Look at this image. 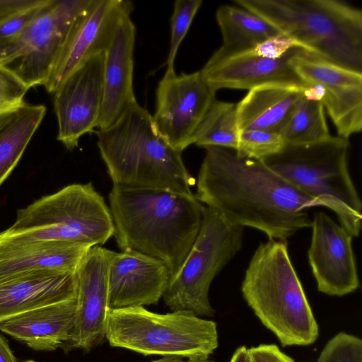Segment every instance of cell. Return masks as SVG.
<instances>
[{"instance_id": "cell-1", "label": "cell", "mask_w": 362, "mask_h": 362, "mask_svg": "<svg viewBox=\"0 0 362 362\" xmlns=\"http://www.w3.org/2000/svg\"><path fill=\"white\" fill-rule=\"evenodd\" d=\"M197 200L230 222L286 241L312 226L307 210L323 205L269 169L261 160L239 158L227 148H204Z\"/></svg>"}, {"instance_id": "cell-2", "label": "cell", "mask_w": 362, "mask_h": 362, "mask_svg": "<svg viewBox=\"0 0 362 362\" xmlns=\"http://www.w3.org/2000/svg\"><path fill=\"white\" fill-rule=\"evenodd\" d=\"M108 198L113 235L121 251L160 260L171 281L195 241L205 206L193 194L165 189L113 185Z\"/></svg>"}, {"instance_id": "cell-3", "label": "cell", "mask_w": 362, "mask_h": 362, "mask_svg": "<svg viewBox=\"0 0 362 362\" xmlns=\"http://www.w3.org/2000/svg\"><path fill=\"white\" fill-rule=\"evenodd\" d=\"M98 147L113 185L165 189L192 194V177L159 134L152 115L137 102L96 132Z\"/></svg>"}, {"instance_id": "cell-4", "label": "cell", "mask_w": 362, "mask_h": 362, "mask_svg": "<svg viewBox=\"0 0 362 362\" xmlns=\"http://www.w3.org/2000/svg\"><path fill=\"white\" fill-rule=\"evenodd\" d=\"M310 54L362 73V11L337 0H236Z\"/></svg>"}, {"instance_id": "cell-5", "label": "cell", "mask_w": 362, "mask_h": 362, "mask_svg": "<svg viewBox=\"0 0 362 362\" xmlns=\"http://www.w3.org/2000/svg\"><path fill=\"white\" fill-rule=\"evenodd\" d=\"M243 297L282 346L314 343L319 328L291 261L286 241L268 238L255 250L241 284Z\"/></svg>"}, {"instance_id": "cell-6", "label": "cell", "mask_w": 362, "mask_h": 362, "mask_svg": "<svg viewBox=\"0 0 362 362\" xmlns=\"http://www.w3.org/2000/svg\"><path fill=\"white\" fill-rule=\"evenodd\" d=\"M348 139L285 145L261 161L297 189L332 210L352 237L360 234L362 205L348 168Z\"/></svg>"}, {"instance_id": "cell-7", "label": "cell", "mask_w": 362, "mask_h": 362, "mask_svg": "<svg viewBox=\"0 0 362 362\" xmlns=\"http://www.w3.org/2000/svg\"><path fill=\"white\" fill-rule=\"evenodd\" d=\"M113 234L110 209L88 182L67 185L18 209L13 224L0 233V241L56 240L93 247Z\"/></svg>"}, {"instance_id": "cell-8", "label": "cell", "mask_w": 362, "mask_h": 362, "mask_svg": "<svg viewBox=\"0 0 362 362\" xmlns=\"http://www.w3.org/2000/svg\"><path fill=\"white\" fill-rule=\"evenodd\" d=\"M105 338L112 347L144 356L207 359L218 346L216 323L190 311L158 314L144 306L107 309Z\"/></svg>"}, {"instance_id": "cell-9", "label": "cell", "mask_w": 362, "mask_h": 362, "mask_svg": "<svg viewBox=\"0 0 362 362\" xmlns=\"http://www.w3.org/2000/svg\"><path fill=\"white\" fill-rule=\"evenodd\" d=\"M244 227L227 220L219 211L204 207L195 241L176 276L163 295L173 311H190L198 317L215 313L209 291L215 276L240 250Z\"/></svg>"}, {"instance_id": "cell-10", "label": "cell", "mask_w": 362, "mask_h": 362, "mask_svg": "<svg viewBox=\"0 0 362 362\" xmlns=\"http://www.w3.org/2000/svg\"><path fill=\"white\" fill-rule=\"evenodd\" d=\"M91 0H48L13 40L0 48V65L30 89L45 86L78 16Z\"/></svg>"}, {"instance_id": "cell-11", "label": "cell", "mask_w": 362, "mask_h": 362, "mask_svg": "<svg viewBox=\"0 0 362 362\" xmlns=\"http://www.w3.org/2000/svg\"><path fill=\"white\" fill-rule=\"evenodd\" d=\"M215 99L199 71L177 75L174 67L167 68L156 89L153 122L165 141L182 152L192 144L195 131Z\"/></svg>"}, {"instance_id": "cell-12", "label": "cell", "mask_w": 362, "mask_h": 362, "mask_svg": "<svg viewBox=\"0 0 362 362\" xmlns=\"http://www.w3.org/2000/svg\"><path fill=\"white\" fill-rule=\"evenodd\" d=\"M133 10L130 1L91 0L75 21L44 86L46 90L54 93L81 64L105 52L119 24Z\"/></svg>"}, {"instance_id": "cell-13", "label": "cell", "mask_w": 362, "mask_h": 362, "mask_svg": "<svg viewBox=\"0 0 362 362\" xmlns=\"http://www.w3.org/2000/svg\"><path fill=\"white\" fill-rule=\"evenodd\" d=\"M105 58L103 52L88 59L54 93L57 139L69 151L97 127L103 99Z\"/></svg>"}, {"instance_id": "cell-14", "label": "cell", "mask_w": 362, "mask_h": 362, "mask_svg": "<svg viewBox=\"0 0 362 362\" xmlns=\"http://www.w3.org/2000/svg\"><path fill=\"white\" fill-rule=\"evenodd\" d=\"M290 64L308 85L322 88L320 100L337 132L348 139L362 127V73L327 62L305 51L290 59Z\"/></svg>"}, {"instance_id": "cell-15", "label": "cell", "mask_w": 362, "mask_h": 362, "mask_svg": "<svg viewBox=\"0 0 362 362\" xmlns=\"http://www.w3.org/2000/svg\"><path fill=\"white\" fill-rule=\"evenodd\" d=\"M308 262L318 291L341 296L360 285L352 247L353 237L324 212L312 219Z\"/></svg>"}, {"instance_id": "cell-16", "label": "cell", "mask_w": 362, "mask_h": 362, "mask_svg": "<svg viewBox=\"0 0 362 362\" xmlns=\"http://www.w3.org/2000/svg\"><path fill=\"white\" fill-rule=\"evenodd\" d=\"M108 251L99 245L91 247L76 272V319L71 337L62 347L65 351L79 349L88 352L106 339Z\"/></svg>"}, {"instance_id": "cell-17", "label": "cell", "mask_w": 362, "mask_h": 362, "mask_svg": "<svg viewBox=\"0 0 362 362\" xmlns=\"http://www.w3.org/2000/svg\"><path fill=\"white\" fill-rule=\"evenodd\" d=\"M170 281L160 260L135 251H108L107 308L157 304Z\"/></svg>"}, {"instance_id": "cell-18", "label": "cell", "mask_w": 362, "mask_h": 362, "mask_svg": "<svg viewBox=\"0 0 362 362\" xmlns=\"http://www.w3.org/2000/svg\"><path fill=\"white\" fill-rule=\"evenodd\" d=\"M300 49H293L280 59L262 57L249 52L228 56L214 53L199 72L215 94L222 88L250 90L271 83L308 88L309 86L290 64L291 58Z\"/></svg>"}, {"instance_id": "cell-19", "label": "cell", "mask_w": 362, "mask_h": 362, "mask_svg": "<svg viewBox=\"0 0 362 362\" xmlns=\"http://www.w3.org/2000/svg\"><path fill=\"white\" fill-rule=\"evenodd\" d=\"M76 296V273L35 271L0 279V322Z\"/></svg>"}, {"instance_id": "cell-20", "label": "cell", "mask_w": 362, "mask_h": 362, "mask_svg": "<svg viewBox=\"0 0 362 362\" xmlns=\"http://www.w3.org/2000/svg\"><path fill=\"white\" fill-rule=\"evenodd\" d=\"M136 28L130 16L119 24L105 51L103 99L97 128L112 124L136 102L133 88L134 47Z\"/></svg>"}, {"instance_id": "cell-21", "label": "cell", "mask_w": 362, "mask_h": 362, "mask_svg": "<svg viewBox=\"0 0 362 362\" xmlns=\"http://www.w3.org/2000/svg\"><path fill=\"white\" fill-rule=\"evenodd\" d=\"M90 247L56 240L0 241V279L35 271L76 273Z\"/></svg>"}, {"instance_id": "cell-22", "label": "cell", "mask_w": 362, "mask_h": 362, "mask_svg": "<svg viewBox=\"0 0 362 362\" xmlns=\"http://www.w3.org/2000/svg\"><path fill=\"white\" fill-rule=\"evenodd\" d=\"M77 296L14 316L0 331L35 351H54L69 340L75 324Z\"/></svg>"}, {"instance_id": "cell-23", "label": "cell", "mask_w": 362, "mask_h": 362, "mask_svg": "<svg viewBox=\"0 0 362 362\" xmlns=\"http://www.w3.org/2000/svg\"><path fill=\"white\" fill-rule=\"evenodd\" d=\"M305 89L271 83L250 90L236 104L239 130L279 132Z\"/></svg>"}, {"instance_id": "cell-24", "label": "cell", "mask_w": 362, "mask_h": 362, "mask_svg": "<svg viewBox=\"0 0 362 362\" xmlns=\"http://www.w3.org/2000/svg\"><path fill=\"white\" fill-rule=\"evenodd\" d=\"M45 113V105L25 102L0 112V186L17 165Z\"/></svg>"}, {"instance_id": "cell-25", "label": "cell", "mask_w": 362, "mask_h": 362, "mask_svg": "<svg viewBox=\"0 0 362 362\" xmlns=\"http://www.w3.org/2000/svg\"><path fill=\"white\" fill-rule=\"evenodd\" d=\"M216 18L223 45L214 53L220 56L250 50L268 38L281 33L259 16L238 6H220Z\"/></svg>"}, {"instance_id": "cell-26", "label": "cell", "mask_w": 362, "mask_h": 362, "mask_svg": "<svg viewBox=\"0 0 362 362\" xmlns=\"http://www.w3.org/2000/svg\"><path fill=\"white\" fill-rule=\"evenodd\" d=\"M279 133L285 145L308 144L329 138L321 102L306 98L303 93Z\"/></svg>"}, {"instance_id": "cell-27", "label": "cell", "mask_w": 362, "mask_h": 362, "mask_svg": "<svg viewBox=\"0 0 362 362\" xmlns=\"http://www.w3.org/2000/svg\"><path fill=\"white\" fill-rule=\"evenodd\" d=\"M239 133L237 105L215 99L195 131L192 144L235 151Z\"/></svg>"}, {"instance_id": "cell-28", "label": "cell", "mask_w": 362, "mask_h": 362, "mask_svg": "<svg viewBox=\"0 0 362 362\" xmlns=\"http://www.w3.org/2000/svg\"><path fill=\"white\" fill-rule=\"evenodd\" d=\"M285 146L280 134L268 130L240 131L235 154L242 158L262 160L279 153Z\"/></svg>"}, {"instance_id": "cell-29", "label": "cell", "mask_w": 362, "mask_h": 362, "mask_svg": "<svg viewBox=\"0 0 362 362\" xmlns=\"http://www.w3.org/2000/svg\"><path fill=\"white\" fill-rule=\"evenodd\" d=\"M202 4V0H177L170 18V44L167 68L174 67L180 45L187 33L192 22Z\"/></svg>"}, {"instance_id": "cell-30", "label": "cell", "mask_w": 362, "mask_h": 362, "mask_svg": "<svg viewBox=\"0 0 362 362\" xmlns=\"http://www.w3.org/2000/svg\"><path fill=\"white\" fill-rule=\"evenodd\" d=\"M317 362H362V340L339 332L326 344Z\"/></svg>"}, {"instance_id": "cell-31", "label": "cell", "mask_w": 362, "mask_h": 362, "mask_svg": "<svg viewBox=\"0 0 362 362\" xmlns=\"http://www.w3.org/2000/svg\"><path fill=\"white\" fill-rule=\"evenodd\" d=\"M29 88L11 70L0 65V112L23 101Z\"/></svg>"}, {"instance_id": "cell-32", "label": "cell", "mask_w": 362, "mask_h": 362, "mask_svg": "<svg viewBox=\"0 0 362 362\" xmlns=\"http://www.w3.org/2000/svg\"><path fill=\"white\" fill-rule=\"evenodd\" d=\"M48 0H41L0 23V48L16 37L38 15Z\"/></svg>"}, {"instance_id": "cell-33", "label": "cell", "mask_w": 362, "mask_h": 362, "mask_svg": "<svg viewBox=\"0 0 362 362\" xmlns=\"http://www.w3.org/2000/svg\"><path fill=\"white\" fill-rule=\"evenodd\" d=\"M295 49H303L302 45L296 40L284 33H280L268 38L246 52L262 57L280 59Z\"/></svg>"}, {"instance_id": "cell-34", "label": "cell", "mask_w": 362, "mask_h": 362, "mask_svg": "<svg viewBox=\"0 0 362 362\" xmlns=\"http://www.w3.org/2000/svg\"><path fill=\"white\" fill-rule=\"evenodd\" d=\"M247 351L251 362H295L275 344H260Z\"/></svg>"}, {"instance_id": "cell-35", "label": "cell", "mask_w": 362, "mask_h": 362, "mask_svg": "<svg viewBox=\"0 0 362 362\" xmlns=\"http://www.w3.org/2000/svg\"><path fill=\"white\" fill-rule=\"evenodd\" d=\"M41 0H0V23L37 4Z\"/></svg>"}, {"instance_id": "cell-36", "label": "cell", "mask_w": 362, "mask_h": 362, "mask_svg": "<svg viewBox=\"0 0 362 362\" xmlns=\"http://www.w3.org/2000/svg\"><path fill=\"white\" fill-rule=\"evenodd\" d=\"M0 362H17L5 337L0 333Z\"/></svg>"}, {"instance_id": "cell-37", "label": "cell", "mask_w": 362, "mask_h": 362, "mask_svg": "<svg viewBox=\"0 0 362 362\" xmlns=\"http://www.w3.org/2000/svg\"><path fill=\"white\" fill-rule=\"evenodd\" d=\"M230 362H251L247 349L244 346L236 349L232 355Z\"/></svg>"}, {"instance_id": "cell-38", "label": "cell", "mask_w": 362, "mask_h": 362, "mask_svg": "<svg viewBox=\"0 0 362 362\" xmlns=\"http://www.w3.org/2000/svg\"><path fill=\"white\" fill-rule=\"evenodd\" d=\"M148 362H184L182 358L177 356H163L162 358Z\"/></svg>"}, {"instance_id": "cell-39", "label": "cell", "mask_w": 362, "mask_h": 362, "mask_svg": "<svg viewBox=\"0 0 362 362\" xmlns=\"http://www.w3.org/2000/svg\"><path fill=\"white\" fill-rule=\"evenodd\" d=\"M184 362H215L214 361L203 358H188L186 361Z\"/></svg>"}, {"instance_id": "cell-40", "label": "cell", "mask_w": 362, "mask_h": 362, "mask_svg": "<svg viewBox=\"0 0 362 362\" xmlns=\"http://www.w3.org/2000/svg\"><path fill=\"white\" fill-rule=\"evenodd\" d=\"M25 362H35V361H27Z\"/></svg>"}]
</instances>
